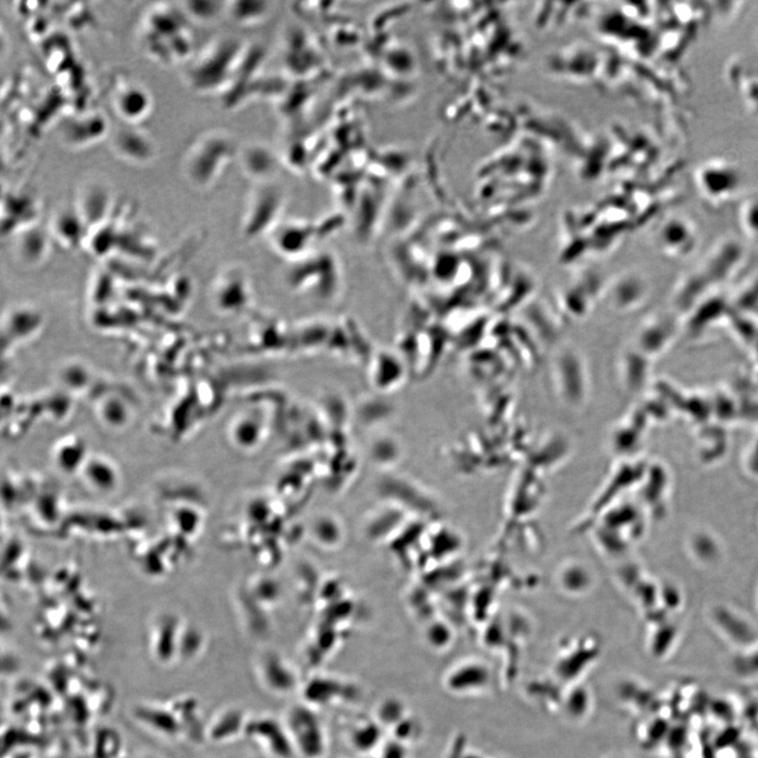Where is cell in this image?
I'll use <instances>...</instances> for the list:
<instances>
[{"label": "cell", "instance_id": "1", "mask_svg": "<svg viewBox=\"0 0 758 758\" xmlns=\"http://www.w3.org/2000/svg\"><path fill=\"white\" fill-rule=\"evenodd\" d=\"M182 7L155 4L140 18V46L158 64L173 66L194 59V37Z\"/></svg>", "mask_w": 758, "mask_h": 758}, {"label": "cell", "instance_id": "2", "mask_svg": "<svg viewBox=\"0 0 758 758\" xmlns=\"http://www.w3.org/2000/svg\"><path fill=\"white\" fill-rule=\"evenodd\" d=\"M246 50L238 40L221 39L194 56L185 70L186 82L202 95H221L232 88L244 65Z\"/></svg>", "mask_w": 758, "mask_h": 758}, {"label": "cell", "instance_id": "3", "mask_svg": "<svg viewBox=\"0 0 758 758\" xmlns=\"http://www.w3.org/2000/svg\"><path fill=\"white\" fill-rule=\"evenodd\" d=\"M239 153L231 135L222 130H209L186 147L180 167L190 185L208 191L220 182Z\"/></svg>", "mask_w": 758, "mask_h": 758}, {"label": "cell", "instance_id": "4", "mask_svg": "<svg viewBox=\"0 0 758 758\" xmlns=\"http://www.w3.org/2000/svg\"><path fill=\"white\" fill-rule=\"evenodd\" d=\"M695 185L706 200L726 203L742 194L744 176L742 167L726 158L708 159L695 172Z\"/></svg>", "mask_w": 758, "mask_h": 758}, {"label": "cell", "instance_id": "5", "mask_svg": "<svg viewBox=\"0 0 758 758\" xmlns=\"http://www.w3.org/2000/svg\"><path fill=\"white\" fill-rule=\"evenodd\" d=\"M111 103L122 123L140 126L151 115L153 99L150 92L138 80L116 78L111 91Z\"/></svg>", "mask_w": 758, "mask_h": 758}, {"label": "cell", "instance_id": "6", "mask_svg": "<svg viewBox=\"0 0 758 758\" xmlns=\"http://www.w3.org/2000/svg\"><path fill=\"white\" fill-rule=\"evenodd\" d=\"M108 121L101 112H89L61 122V141L70 148H86L95 145L108 134Z\"/></svg>", "mask_w": 758, "mask_h": 758}, {"label": "cell", "instance_id": "7", "mask_svg": "<svg viewBox=\"0 0 758 758\" xmlns=\"http://www.w3.org/2000/svg\"><path fill=\"white\" fill-rule=\"evenodd\" d=\"M111 145L118 158L131 164H147L155 155V147L150 136L145 130L134 124L122 123V127L115 130L112 135Z\"/></svg>", "mask_w": 758, "mask_h": 758}, {"label": "cell", "instance_id": "8", "mask_svg": "<svg viewBox=\"0 0 758 758\" xmlns=\"http://www.w3.org/2000/svg\"><path fill=\"white\" fill-rule=\"evenodd\" d=\"M110 191L101 183L86 184L78 192L76 207L85 222L104 220L112 211Z\"/></svg>", "mask_w": 758, "mask_h": 758}, {"label": "cell", "instance_id": "9", "mask_svg": "<svg viewBox=\"0 0 758 758\" xmlns=\"http://www.w3.org/2000/svg\"><path fill=\"white\" fill-rule=\"evenodd\" d=\"M242 170L257 183H266L277 172L278 161L268 147L252 144L239 150Z\"/></svg>", "mask_w": 758, "mask_h": 758}, {"label": "cell", "instance_id": "10", "mask_svg": "<svg viewBox=\"0 0 758 758\" xmlns=\"http://www.w3.org/2000/svg\"><path fill=\"white\" fill-rule=\"evenodd\" d=\"M33 196L26 192L9 191L5 194L3 200L4 213L7 212L10 226L14 221L16 214L18 221L32 220L36 216V203Z\"/></svg>", "mask_w": 758, "mask_h": 758}, {"label": "cell", "instance_id": "11", "mask_svg": "<svg viewBox=\"0 0 758 758\" xmlns=\"http://www.w3.org/2000/svg\"><path fill=\"white\" fill-rule=\"evenodd\" d=\"M53 226L58 238L71 244L80 238L86 225L77 207L74 206L60 210L55 216Z\"/></svg>", "mask_w": 758, "mask_h": 758}, {"label": "cell", "instance_id": "12", "mask_svg": "<svg viewBox=\"0 0 758 758\" xmlns=\"http://www.w3.org/2000/svg\"><path fill=\"white\" fill-rule=\"evenodd\" d=\"M227 11L235 23L254 24L262 22L269 14V4L258 2H238L228 5Z\"/></svg>", "mask_w": 758, "mask_h": 758}, {"label": "cell", "instance_id": "13", "mask_svg": "<svg viewBox=\"0 0 758 758\" xmlns=\"http://www.w3.org/2000/svg\"><path fill=\"white\" fill-rule=\"evenodd\" d=\"M219 2H188L183 4V11L192 20L198 23H210L219 17L223 10V5Z\"/></svg>", "mask_w": 758, "mask_h": 758}, {"label": "cell", "instance_id": "14", "mask_svg": "<svg viewBox=\"0 0 758 758\" xmlns=\"http://www.w3.org/2000/svg\"><path fill=\"white\" fill-rule=\"evenodd\" d=\"M86 465V474L88 475L89 483H92L93 486L101 491H110L115 486L117 481L116 474L113 469L111 468L107 472H104V474H102L105 463L95 459V461L89 462Z\"/></svg>", "mask_w": 758, "mask_h": 758}]
</instances>
